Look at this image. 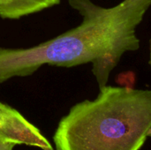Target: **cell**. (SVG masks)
Instances as JSON below:
<instances>
[{"mask_svg": "<svg viewBox=\"0 0 151 150\" xmlns=\"http://www.w3.org/2000/svg\"><path fill=\"white\" fill-rule=\"evenodd\" d=\"M17 144L13 142H6L0 141V150H13Z\"/></svg>", "mask_w": 151, "mask_h": 150, "instance_id": "obj_5", "label": "cell"}, {"mask_svg": "<svg viewBox=\"0 0 151 150\" xmlns=\"http://www.w3.org/2000/svg\"><path fill=\"white\" fill-rule=\"evenodd\" d=\"M0 141L27 145L42 150H54L41 131L20 112L0 102Z\"/></svg>", "mask_w": 151, "mask_h": 150, "instance_id": "obj_3", "label": "cell"}, {"mask_svg": "<svg viewBox=\"0 0 151 150\" xmlns=\"http://www.w3.org/2000/svg\"><path fill=\"white\" fill-rule=\"evenodd\" d=\"M61 0H0V17L19 19L55 6Z\"/></svg>", "mask_w": 151, "mask_h": 150, "instance_id": "obj_4", "label": "cell"}, {"mask_svg": "<svg viewBox=\"0 0 151 150\" xmlns=\"http://www.w3.org/2000/svg\"><path fill=\"white\" fill-rule=\"evenodd\" d=\"M151 137V90L105 86L73 105L53 135L55 150H140Z\"/></svg>", "mask_w": 151, "mask_h": 150, "instance_id": "obj_2", "label": "cell"}, {"mask_svg": "<svg viewBox=\"0 0 151 150\" xmlns=\"http://www.w3.org/2000/svg\"><path fill=\"white\" fill-rule=\"evenodd\" d=\"M150 65H151V44H150Z\"/></svg>", "mask_w": 151, "mask_h": 150, "instance_id": "obj_6", "label": "cell"}, {"mask_svg": "<svg viewBox=\"0 0 151 150\" xmlns=\"http://www.w3.org/2000/svg\"><path fill=\"white\" fill-rule=\"evenodd\" d=\"M82 16L78 27L27 49L0 47V84L13 77H27L44 65L73 67L92 64L99 89L127 51L139 49L135 34L144 13L134 0L104 8L91 0H67Z\"/></svg>", "mask_w": 151, "mask_h": 150, "instance_id": "obj_1", "label": "cell"}]
</instances>
